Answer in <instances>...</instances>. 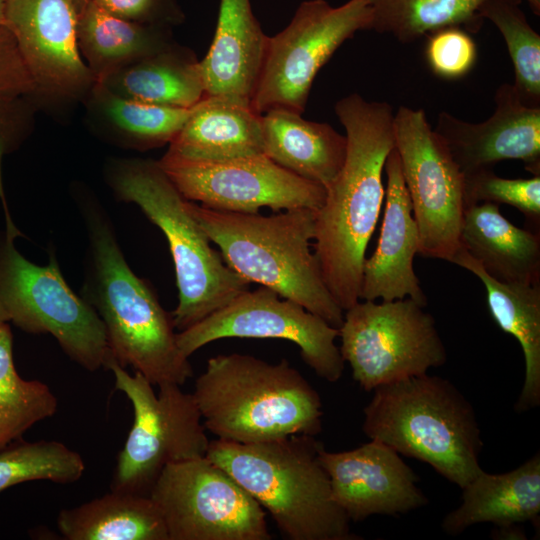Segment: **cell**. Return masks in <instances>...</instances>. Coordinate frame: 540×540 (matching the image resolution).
Segmentation results:
<instances>
[{
    "label": "cell",
    "mask_w": 540,
    "mask_h": 540,
    "mask_svg": "<svg viewBox=\"0 0 540 540\" xmlns=\"http://www.w3.org/2000/svg\"><path fill=\"white\" fill-rule=\"evenodd\" d=\"M520 0H486L480 15L500 31L514 68V87L522 101L540 107V35L520 9Z\"/></svg>",
    "instance_id": "cell-32"
},
{
    "label": "cell",
    "mask_w": 540,
    "mask_h": 540,
    "mask_svg": "<svg viewBox=\"0 0 540 540\" xmlns=\"http://www.w3.org/2000/svg\"><path fill=\"white\" fill-rule=\"evenodd\" d=\"M411 298L360 300L344 311L339 347L365 390L427 373L447 361L433 316Z\"/></svg>",
    "instance_id": "cell-10"
},
{
    "label": "cell",
    "mask_w": 540,
    "mask_h": 540,
    "mask_svg": "<svg viewBox=\"0 0 540 540\" xmlns=\"http://www.w3.org/2000/svg\"><path fill=\"white\" fill-rule=\"evenodd\" d=\"M79 209L88 236L81 297L104 325L109 357L132 366L153 386L183 385L193 369L177 344L172 315L149 282L129 267L99 203L82 198Z\"/></svg>",
    "instance_id": "cell-2"
},
{
    "label": "cell",
    "mask_w": 540,
    "mask_h": 540,
    "mask_svg": "<svg viewBox=\"0 0 540 540\" xmlns=\"http://www.w3.org/2000/svg\"><path fill=\"white\" fill-rule=\"evenodd\" d=\"M8 321H9V316L7 312L4 310V308L2 307V305L0 304V324L4 322H8Z\"/></svg>",
    "instance_id": "cell-42"
},
{
    "label": "cell",
    "mask_w": 540,
    "mask_h": 540,
    "mask_svg": "<svg viewBox=\"0 0 540 540\" xmlns=\"http://www.w3.org/2000/svg\"><path fill=\"white\" fill-rule=\"evenodd\" d=\"M32 94H37L36 86L15 38L5 25H0V95L28 97Z\"/></svg>",
    "instance_id": "cell-38"
},
{
    "label": "cell",
    "mask_w": 540,
    "mask_h": 540,
    "mask_svg": "<svg viewBox=\"0 0 540 540\" xmlns=\"http://www.w3.org/2000/svg\"><path fill=\"white\" fill-rule=\"evenodd\" d=\"M56 523L66 540H168L163 518L148 495L111 490L61 510Z\"/></svg>",
    "instance_id": "cell-28"
},
{
    "label": "cell",
    "mask_w": 540,
    "mask_h": 540,
    "mask_svg": "<svg viewBox=\"0 0 540 540\" xmlns=\"http://www.w3.org/2000/svg\"><path fill=\"white\" fill-rule=\"evenodd\" d=\"M394 141L419 232L418 254L451 262L461 247L464 175L423 109H397Z\"/></svg>",
    "instance_id": "cell-13"
},
{
    "label": "cell",
    "mask_w": 540,
    "mask_h": 540,
    "mask_svg": "<svg viewBox=\"0 0 540 540\" xmlns=\"http://www.w3.org/2000/svg\"><path fill=\"white\" fill-rule=\"evenodd\" d=\"M334 111L345 129L344 164L315 211L314 254L324 282L345 311L360 300L366 248L385 199L383 173L395 146L394 112L387 102L358 93L339 99Z\"/></svg>",
    "instance_id": "cell-1"
},
{
    "label": "cell",
    "mask_w": 540,
    "mask_h": 540,
    "mask_svg": "<svg viewBox=\"0 0 540 540\" xmlns=\"http://www.w3.org/2000/svg\"><path fill=\"white\" fill-rule=\"evenodd\" d=\"M263 153L284 169L325 188L340 172L346 136L328 123L306 120L287 109L261 115Z\"/></svg>",
    "instance_id": "cell-24"
},
{
    "label": "cell",
    "mask_w": 540,
    "mask_h": 540,
    "mask_svg": "<svg viewBox=\"0 0 540 540\" xmlns=\"http://www.w3.org/2000/svg\"><path fill=\"white\" fill-rule=\"evenodd\" d=\"M485 1L369 0L372 10L370 30L391 34L405 44L449 26L477 33L484 22L480 9Z\"/></svg>",
    "instance_id": "cell-29"
},
{
    "label": "cell",
    "mask_w": 540,
    "mask_h": 540,
    "mask_svg": "<svg viewBox=\"0 0 540 540\" xmlns=\"http://www.w3.org/2000/svg\"><path fill=\"white\" fill-rule=\"evenodd\" d=\"M494 104L492 115L479 123L443 111L433 131L463 175L493 169L503 160H521L540 175V107L524 103L510 83L497 88Z\"/></svg>",
    "instance_id": "cell-17"
},
{
    "label": "cell",
    "mask_w": 540,
    "mask_h": 540,
    "mask_svg": "<svg viewBox=\"0 0 540 540\" xmlns=\"http://www.w3.org/2000/svg\"><path fill=\"white\" fill-rule=\"evenodd\" d=\"M96 84L123 98L172 108L190 109L206 96L200 60L175 43Z\"/></svg>",
    "instance_id": "cell-26"
},
{
    "label": "cell",
    "mask_w": 540,
    "mask_h": 540,
    "mask_svg": "<svg viewBox=\"0 0 540 540\" xmlns=\"http://www.w3.org/2000/svg\"><path fill=\"white\" fill-rule=\"evenodd\" d=\"M192 394L205 429L220 440L258 443L322 430L320 395L286 359L211 357Z\"/></svg>",
    "instance_id": "cell-3"
},
{
    "label": "cell",
    "mask_w": 540,
    "mask_h": 540,
    "mask_svg": "<svg viewBox=\"0 0 540 540\" xmlns=\"http://www.w3.org/2000/svg\"><path fill=\"white\" fill-rule=\"evenodd\" d=\"M105 368L133 408V423L118 454L110 489L148 495L167 465L206 455L207 430L193 394L180 385H159L156 394L142 374L131 375L112 358Z\"/></svg>",
    "instance_id": "cell-8"
},
{
    "label": "cell",
    "mask_w": 540,
    "mask_h": 540,
    "mask_svg": "<svg viewBox=\"0 0 540 540\" xmlns=\"http://www.w3.org/2000/svg\"><path fill=\"white\" fill-rule=\"evenodd\" d=\"M5 26L37 93L75 99L91 91L95 83L78 47L77 14L69 0H7Z\"/></svg>",
    "instance_id": "cell-16"
},
{
    "label": "cell",
    "mask_w": 540,
    "mask_h": 540,
    "mask_svg": "<svg viewBox=\"0 0 540 540\" xmlns=\"http://www.w3.org/2000/svg\"><path fill=\"white\" fill-rule=\"evenodd\" d=\"M7 0H0V25H5V8Z\"/></svg>",
    "instance_id": "cell-41"
},
{
    "label": "cell",
    "mask_w": 540,
    "mask_h": 540,
    "mask_svg": "<svg viewBox=\"0 0 540 540\" xmlns=\"http://www.w3.org/2000/svg\"><path fill=\"white\" fill-rule=\"evenodd\" d=\"M484 285L489 312L499 328L519 342L525 359V379L515 410L540 405V283H506L489 276L461 246L451 259Z\"/></svg>",
    "instance_id": "cell-25"
},
{
    "label": "cell",
    "mask_w": 540,
    "mask_h": 540,
    "mask_svg": "<svg viewBox=\"0 0 540 540\" xmlns=\"http://www.w3.org/2000/svg\"><path fill=\"white\" fill-rule=\"evenodd\" d=\"M170 28L119 18L89 1L77 16L78 47L96 84L122 67L171 46Z\"/></svg>",
    "instance_id": "cell-27"
},
{
    "label": "cell",
    "mask_w": 540,
    "mask_h": 540,
    "mask_svg": "<svg viewBox=\"0 0 540 540\" xmlns=\"http://www.w3.org/2000/svg\"><path fill=\"white\" fill-rule=\"evenodd\" d=\"M460 243L495 280L540 283L539 231L515 226L498 204L482 202L465 208Z\"/></svg>",
    "instance_id": "cell-23"
},
{
    "label": "cell",
    "mask_w": 540,
    "mask_h": 540,
    "mask_svg": "<svg viewBox=\"0 0 540 540\" xmlns=\"http://www.w3.org/2000/svg\"><path fill=\"white\" fill-rule=\"evenodd\" d=\"M90 100L117 139L139 150L169 144L193 108H172L123 98L100 84H94Z\"/></svg>",
    "instance_id": "cell-30"
},
{
    "label": "cell",
    "mask_w": 540,
    "mask_h": 540,
    "mask_svg": "<svg viewBox=\"0 0 540 540\" xmlns=\"http://www.w3.org/2000/svg\"><path fill=\"white\" fill-rule=\"evenodd\" d=\"M108 183L119 200L136 204L165 235L174 263L178 304L171 313L184 330L222 308L250 283L232 271L158 161L116 160Z\"/></svg>",
    "instance_id": "cell-7"
},
{
    "label": "cell",
    "mask_w": 540,
    "mask_h": 540,
    "mask_svg": "<svg viewBox=\"0 0 540 540\" xmlns=\"http://www.w3.org/2000/svg\"><path fill=\"white\" fill-rule=\"evenodd\" d=\"M161 168L181 194L214 210L259 213L324 204L326 188L279 166L265 154L223 160L192 161L164 154Z\"/></svg>",
    "instance_id": "cell-15"
},
{
    "label": "cell",
    "mask_w": 540,
    "mask_h": 540,
    "mask_svg": "<svg viewBox=\"0 0 540 540\" xmlns=\"http://www.w3.org/2000/svg\"><path fill=\"white\" fill-rule=\"evenodd\" d=\"M424 55L434 75L456 80L465 77L473 69L477 47L469 32L457 26H449L428 34Z\"/></svg>",
    "instance_id": "cell-35"
},
{
    "label": "cell",
    "mask_w": 540,
    "mask_h": 540,
    "mask_svg": "<svg viewBox=\"0 0 540 540\" xmlns=\"http://www.w3.org/2000/svg\"><path fill=\"white\" fill-rule=\"evenodd\" d=\"M371 22L369 0L337 7L326 0L301 2L289 24L268 37L252 108L260 115L272 109L302 114L319 70L356 32L370 30Z\"/></svg>",
    "instance_id": "cell-11"
},
{
    "label": "cell",
    "mask_w": 540,
    "mask_h": 540,
    "mask_svg": "<svg viewBox=\"0 0 540 540\" xmlns=\"http://www.w3.org/2000/svg\"><path fill=\"white\" fill-rule=\"evenodd\" d=\"M384 171V217L376 249L364 261L360 299L393 301L408 297L426 306L427 297L413 266L419 252V232L395 146Z\"/></svg>",
    "instance_id": "cell-19"
},
{
    "label": "cell",
    "mask_w": 540,
    "mask_h": 540,
    "mask_svg": "<svg viewBox=\"0 0 540 540\" xmlns=\"http://www.w3.org/2000/svg\"><path fill=\"white\" fill-rule=\"evenodd\" d=\"M108 13L122 19L163 26L183 21L176 0H89Z\"/></svg>",
    "instance_id": "cell-37"
},
{
    "label": "cell",
    "mask_w": 540,
    "mask_h": 540,
    "mask_svg": "<svg viewBox=\"0 0 540 540\" xmlns=\"http://www.w3.org/2000/svg\"><path fill=\"white\" fill-rule=\"evenodd\" d=\"M58 401L48 385L25 380L13 358V335L7 322L0 324V450L36 423L52 417Z\"/></svg>",
    "instance_id": "cell-31"
},
{
    "label": "cell",
    "mask_w": 540,
    "mask_h": 540,
    "mask_svg": "<svg viewBox=\"0 0 540 540\" xmlns=\"http://www.w3.org/2000/svg\"><path fill=\"white\" fill-rule=\"evenodd\" d=\"M363 432L418 459L464 488L481 470L483 448L472 405L449 380L426 374L376 387Z\"/></svg>",
    "instance_id": "cell-6"
},
{
    "label": "cell",
    "mask_w": 540,
    "mask_h": 540,
    "mask_svg": "<svg viewBox=\"0 0 540 540\" xmlns=\"http://www.w3.org/2000/svg\"><path fill=\"white\" fill-rule=\"evenodd\" d=\"M190 208L237 275L300 304L333 327L341 326L344 310L328 290L310 249L315 210L297 208L264 216L214 210L193 202Z\"/></svg>",
    "instance_id": "cell-5"
},
{
    "label": "cell",
    "mask_w": 540,
    "mask_h": 540,
    "mask_svg": "<svg viewBox=\"0 0 540 540\" xmlns=\"http://www.w3.org/2000/svg\"><path fill=\"white\" fill-rule=\"evenodd\" d=\"M466 207L491 202L507 204L518 209L534 227L540 224V175L531 178L509 179L484 169L464 175Z\"/></svg>",
    "instance_id": "cell-34"
},
{
    "label": "cell",
    "mask_w": 540,
    "mask_h": 540,
    "mask_svg": "<svg viewBox=\"0 0 540 540\" xmlns=\"http://www.w3.org/2000/svg\"><path fill=\"white\" fill-rule=\"evenodd\" d=\"M339 329L300 304L260 286L247 290L189 328L176 333L180 350L190 357L224 338L281 339L296 344L302 360L328 382L338 381L345 362L335 340Z\"/></svg>",
    "instance_id": "cell-14"
},
{
    "label": "cell",
    "mask_w": 540,
    "mask_h": 540,
    "mask_svg": "<svg viewBox=\"0 0 540 540\" xmlns=\"http://www.w3.org/2000/svg\"><path fill=\"white\" fill-rule=\"evenodd\" d=\"M148 496L168 540H270L264 509L206 455L167 465Z\"/></svg>",
    "instance_id": "cell-12"
},
{
    "label": "cell",
    "mask_w": 540,
    "mask_h": 540,
    "mask_svg": "<svg viewBox=\"0 0 540 540\" xmlns=\"http://www.w3.org/2000/svg\"><path fill=\"white\" fill-rule=\"evenodd\" d=\"M84 471L82 456L62 442L20 439L0 450V493L29 481L73 483Z\"/></svg>",
    "instance_id": "cell-33"
},
{
    "label": "cell",
    "mask_w": 540,
    "mask_h": 540,
    "mask_svg": "<svg viewBox=\"0 0 540 540\" xmlns=\"http://www.w3.org/2000/svg\"><path fill=\"white\" fill-rule=\"evenodd\" d=\"M27 97L0 95V200L5 214V234L15 240L21 232L9 212L2 179L3 156L18 147L28 131L30 111Z\"/></svg>",
    "instance_id": "cell-36"
},
{
    "label": "cell",
    "mask_w": 540,
    "mask_h": 540,
    "mask_svg": "<svg viewBox=\"0 0 540 540\" xmlns=\"http://www.w3.org/2000/svg\"><path fill=\"white\" fill-rule=\"evenodd\" d=\"M462 490L460 506L442 521L446 533L457 535L485 522L499 529L526 521L536 527L540 515V454L506 473L490 474L482 469Z\"/></svg>",
    "instance_id": "cell-21"
},
{
    "label": "cell",
    "mask_w": 540,
    "mask_h": 540,
    "mask_svg": "<svg viewBox=\"0 0 540 540\" xmlns=\"http://www.w3.org/2000/svg\"><path fill=\"white\" fill-rule=\"evenodd\" d=\"M268 37L250 0H220L214 37L200 60L206 95L251 106Z\"/></svg>",
    "instance_id": "cell-20"
},
{
    "label": "cell",
    "mask_w": 540,
    "mask_h": 540,
    "mask_svg": "<svg viewBox=\"0 0 540 540\" xmlns=\"http://www.w3.org/2000/svg\"><path fill=\"white\" fill-rule=\"evenodd\" d=\"M77 16L83 11L89 0H69Z\"/></svg>",
    "instance_id": "cell-39"
},
{
    "label": "cell",
    "mask_w": 540,
    "mask_h": 540,
    "mask_svg": "<svg viewBox=\"0 0 540 540\" xmlns=\"http://www.w3.org/2000/svg\"><path fill=\"white\" fill-rule=\"evenodd\" d=\"M166 154L192 161L264 154L261 115L250 105L206 95L192 108Z\"/></svg>",
    "instance_id": "cell-22"
},
{
    "label": "cell",
    "mask_w": 540,
    "mask_h": 540,
    "mask_svg": "<svg viewBox=\"0 0 540 540\" xmlns=\"http://www.w3.org/2000/svg\"><path fill=\"white\" fill-rule=\"evenodd\" d=\"M333 500L350 521L407 513L428 504L419 477L400 454L377 440L342 452L320 451Z\"/></svg>",
    "instance_id": "cell-18"
},
{
    "label": "cell",
    "mask_w": 540,
    "mask_h": 540,
    "mask_svg": "<svg viewBox=\"0 0 540 540\" xmlns=\"http://www.w3.org/2000/svg\"><path fill=\"white\" fill-rule=\"evenodd\" d=\"M0 304L9 321L31 334H50L82 368H105L104 325L94 308L64 280L54 253L40 266L27 260L14 239L0 236Z\"/></svg>",
    "instance_id": "cell-9"
},
{
    "label": "cell",
    "mask_w": 540,
    "mask_h": 540,
    "mask_svg": "<svg viewBox=\"0 0 540 540\" xmlns=\"http://www.w3.org/2000/svg\"><path fill=\"white\" fill-rule=\"evenodd\" d=\"M307 434L258 442L210 441L206 456L238 482L289 540H357L333 500L319 455L324 445Z\"/></svg>",
    "instance_id": "cell-4"
},
{
    "label": "cell",
    "mask_w": 540,
    "mask_h": 540,
    "mask_svg": "<svg viewBox=\"0 0 540 540\" xmlns=\"http://www.w3.org/2000/svg\"><path fill=\"white\" fill-rule=\"evenodd\" d=\"M525 1L528 3L533 14L539 16L540 15V0H525Z\"/></svg>",
    "instance_id": "cell-40"
}]
</instances>
